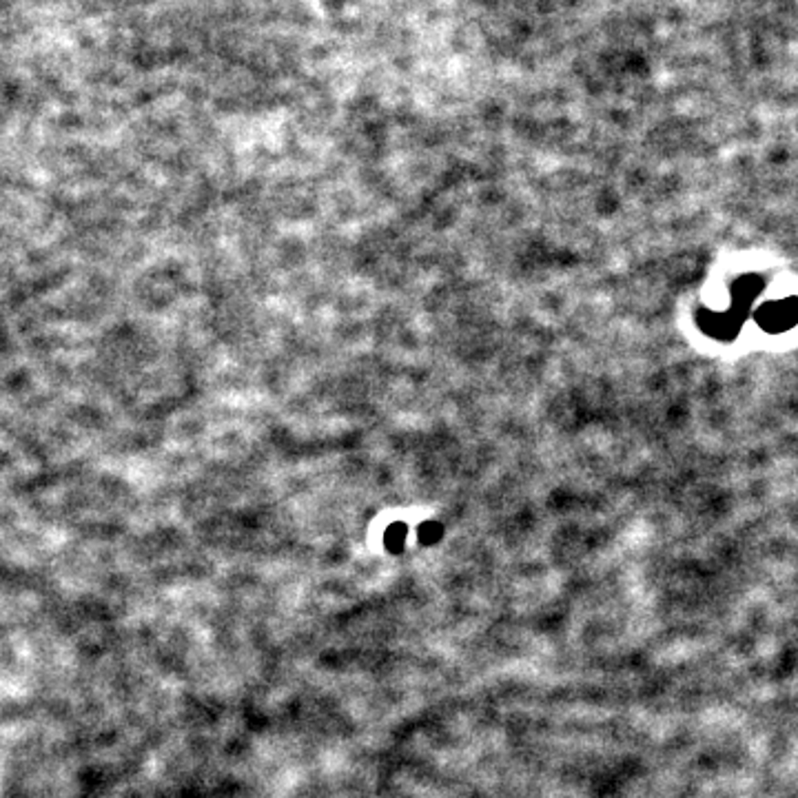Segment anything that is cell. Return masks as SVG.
<instances>
[{
  "mask_svg": "<svg viewBox=\"0 0 798 798\" xmlns=\"http://www.w3.org/2000/svg\"><path fill=\"white\" fill-rule=\"evenodd\" d=\"M798 320V302L796 299H787V302L768 304L761 310V324L768 331H785L790 329Z\"/></svg>",
  "mask_w": 798,
  "mask_h": 798,
  "instance_id": "obj_1",
  "label": "cell"
},
{
  "mask_svg": "<svg viewBox=\"0 0 798 798\" xmlns=\"http://www.w3.org/2000/svg\"><path fill=\"white\" fill-rule=\"evenodd\" d=\"M408 537V528L404 526V523H395V526H391L386 530V546L391 548V551H402L404 543H406Z\"/></svg>",
  "mask_w": 798,
  "mask_h": 798,
  "instance_id": "obj_2",
  "label": "cell"
},
{
  "mask_svg": "<svg viewBox=\"0 0 798 798\" xmlns=\"http://www.w3.org/2000/svg\"><path fill=\"white\" fill-rule=\"evenodd\" d=\"M419 537H422V541L433 543L435 539L442 537V528L435 526V523H424V526L419 528Z\"/></svg>",
  "mask_w": 798,
  "mask_h": 798,
  "instance_id": "obj_3",
  "label": "cell"
}]
</instances>
